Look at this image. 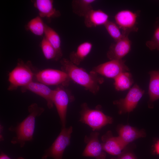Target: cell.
Segmentation results:
<instances>
[{
	"label": "cell",
	"mask_w": 159,
	"mask_h": 159,
	"mask_svg": "<svg viewBox=\"0 0 159 159\" xmlns=\"http://www.w3.org/2000/svg\"><path fill=\"white\" fill-rule=\"evenodd\" d=\"M61 70L66 73L71 80L95 94L99 91L100 85L103 83V78L91 71L90 72L78 67L68 59L63 58L60 61Z\"/></svg>",
	"instance_id": "cell-1"
},
{
	"label": "cell",
	"mask_w": 159,
	"mask_h": 159,
	"mask_svg": "<svg viewBox=\"0 0 159 159\" xmlns=\"http://www.w3.org/2000/svg\"><path fill=\"white\" fill-rule=\"evenodd\" d=\"M28 109L29 114L27 116L15 127L11 126L8 129L16 134L11 139V143L13 144H18L21 148L24 147L26 142L33 140L36 119L44 111V108L39 106L36 103L31 104Z\"/></svg>",
	"instance_id": "cell-2"
},
{
	"label": "cell",
	"mask_w": 159,
	"mask_h": 159,
	"mask_svg": "<svg viewBox=\"0 0 159 159\" xmlns=\"http://www.w3.org/2000/svg\"><path fill=\"white\" fill-rule=\"evenodd\" d=\"M36 73L29 61L25 63L19 59L16 66L8 74L9 85L7 90L12 91L28 85L33 81Z\"/></svg>",
	"instance_id": "cell-3"
},
{
	"label": "cell",
	"mask_w": 159,
	"mask_h": 159,
	"mask_svg": "<svg viewBox=\"0 0 159 159\" xmlns=\"http://www.w3.org/2000/svg\"><path fill=\"white\" fill-rule=\"evenodd\" d=\"M80 121L90 126L93 131L98 130L111 123L112 118L98 109L90 108L86 103L82 105Z\"/></svg>",
	"instance_id": "cell-4"
},
{
	"label": "cell",
	"mask_w": 159,
	"mask_h": 159,
	"mask_svg": "<svg viewBox=\"0 0 159 159\" xmlns=\"http://www.w3.org/2000/svg\"><path fill=\"white\" fill-rule=\"evenodd\" d=\"M72 127H62L59 134L51 146L46 150L42 156V159L51 157L54 159H62L64 152L69 145Z\"/></svg>",
	"instance_id": "cell-5"
},
{
	"label": "cell",
	"mask_w": 159,
	"mask_h": 159,
	"mask_svg": "<svg viewBox=\"0 0 159 159\" xmlns=\"http://www.w3.org/2000/svg\"><path fill=\"white\" fill-rule=\"evenodd\" d=\"M35 79L39 82L47 85L67 86L71 81L67 74L62 70L46 69L39 71Z\"/></svg>",
	"instance_id": "cell-6"
},
{
	"label": "cell",
	"mask_w": 159,
	"mask_h": 159,
	"mask_svg": "<svg viewBox=\"0 0 159 159\" xmlns=\"http://www.w3.org/2000/svg\"><path fill=\"white\" fill-rule=\"evenodd\" d=\"M54 90V103L62 127H65L67 107L69 103L72 100V97L69 91L62 86H58Z\"/></svg>",
	"instance_id": "cell-7"
},
{
	"label": "cell",
	"mask_w": 159,
	"mask_h": 159,
	"mask_svg": "<svg viewBox=\"0 0 159 159\" xmlns=\"http://www.w3.org/2000/svg\"><path fill=\"white\" fill-rule=\"evenodd\" d=\"M125 62L122 59L110 60L94 67L92 71L106 77L115 79L121 73L129 71Z\"/></svg>",
	"instance_id": "cell-8"
},
{
	"label": "cell",
	"mask_w": 159,
	"mask_h": 159,
	"mask_svg": "<svg viewBox=\"0 0 159 159\" xmlns=\"http://www.w3.org/2000/svg\"><path fill=\"white\" fill-rule=\"evenodd\" d=\"M139 12H134L125 10L118 12L115 15V23L122 30L123 35H129L131 32H136L138 30L137 19Z\"/></svg>",
	"instance_id": "cell-9"
},
{
	"label": "cell",
	"mask_w": 159,
	"mask_h": 159,
	"mask_svg": "<svg viewBox=\"0 0 159 159\" xmlns=\"http://www.w3.org/2000/svg\"><path fill=\"white\" fill-rule=\"evenodd\" d=\"M145 91L135 84L128 92L124 98L114 101L113 104L117 106L120 114L130 112L135 108Z\"/></svg>",
	"instance_id": "cell-10"
},
{
	"label": "cell",
	"mask_w": 159,
	"mask_h": 159,
	"mask_svg": "<svg viewBox=\"0 0 159 159\" xmlns=\"http://www.w3.org/2000/svg\"><path fill=\"white\" fill-rule=\"evenodd\" d=\"M99 134L97 132L92 133L89 136L85 138L87 143L83 152L82 155L86 157H92L95 159H105L106 154L102 143L99 140Z\"/></svg>",
	"instance_id": "cell-11"
},
{
	"label": "cell",
	"mask_w": 159,
	"mask_h": 159,
	"mask_svg": "<svg viewBox=\"0 0 159 159\" xmlns=\"http://www.w3.org/2000/svg\"><path fill=\"white\" fill-rule=\"evenodd\" d=\"M128 36L123 35L121 39L110 45L107 54V58L110 60L122 59L129 52L131 42Z\"/></svg>",
	"instance_id": "cell-12"
},
{
	"label": "cell",
	"mask_w": 159,
	"mask_h": 159,
	"mask_svg": "<svg viewBox=\"0 0 159 159\" xmlns=\"http://www.w3.org/2000/svg\"><path fill=\"white\" fill-rule=\"evenodd\" d=\"M27 91H31L44 98L47 102L49 108L51 109L53 107L54 90L51 89L43 83L33 81L28 85L21 87L22 92Z\"/></svg>",
	"instance_id": "cell-13"
},
{
	"label": "cell",
	"mask_w": 159,
	"mask_h": 159,
	"mask_svg": "<svg viewBox=\"0 0 159 159\" xmlns=\"http://www.w3.org/2000/svg\"><path fill=\"white\" fill-rule=\"evenodd\" d=\"M102 144L104 151L112 155H120L127 145L119 136H112L110 131L102 136Z\"/></svg>",
	"instance_id": "cell-14"
},
{
	"label": "cell",
	"mask_w": 159,
	"mask_h": 159,
	"mask_svg": "<svg viewBox=\"0 0 159 159\" xmlns=\"http://www.w3.org/2000/svg\"><path fill=\"white\" fill-rule=\"evenodd\" d=\"M53 2L52 0H36L33 1V4L38 11L39 16L51 19L61 15L59 11L54 7Z\"/></svg>",
	"instance_id": "cell-15"
},
{
	"label": "cell",
	"mask_w": 159,
	"mask_h": 159,
	"mask_svg": "<svg viewBox=\"0 0 159 159\" xmlns=\"http://www.w3.org/2000/svg\"><path fill=\"white\" fill-rule=\"evenodd\" d=\"M84 17L85 24L88 28L104 25L109 21L108 15L100 9H92Z\"/></svg>",
	"instance_id": "cell-16"
},
{
	"label": "cell",
	"mask_w": 159,
	"mask_h": 159,
	"mask_svg": "<svg viewBox=\"0 0 159 159\" xmlns=\"http://www.w3.org/2000/svg\"><path fill=\"white\" fill-rule=\"evenodd\" d=\"M118 133L119 136L127 145L146 135L145 133L143 130H139L128 125L120 127L118 129Z\"/></svg>",
	"instance_id": "cell-17"
},
{
	"label": "cell",
	"mask_w": 159,
	"mask_h": 159,
	"mask_svg": "<svg viewBox=\"0 0 159 159\" xmlns=\"http://www.w3.org/2000/svg\"><path fill=\"white\" fill-rule=\"evenodd\" d=\"M92 47V44L88 42L81 43L76 51L70 53L69 60L77 66L79 65L90 53Z\"/></svg>",
	"instance_id": "cell-18"
},
{
	"label": "cell",
	"mask_w": 159,
	"mask_h": 159,
	"mask_svg": "<svg viewBox=\"0 0 159 159\" xmlns=\"http://www.w3.org/2000/svg\"><path fill=\"white\" fill-rule=\"evenodd\" d=\"M44 35L56 51L57 57L55 61L59 60L63 55L61 48V40L59 35L54 30L46 24Z\"/></svg>",
	"instance_id": "cell-19"
},
{
	"label": "cell",
	"mask_w": 159,
	"mask_h": 159,
	"mask_svg": "<svg viewBox=\"0 0 159 159\" xmlns=\"http://www.w3.org/2000/svg\"><path fill=\"white\" fill-rule=\"evenodd\" d=\"M150 81L149 86V103L153 107V102L159 99V71L153 70L149 72Z\"/></svg>",
	"instance_id": "cell-20"
},
{
	"label": "cell",
	"mask_w": 159,
	"mask_h": 159,
	"mask_svg": "<svg viewBox=\"0 0 159 159\" xmlns=\"http://www.w3.org/2000/svg\"><path fill=\"white\" fill-rule=\"evenodd\" d=\"M95 0H74L72 1L73 12L80 16H85L91 10L93 9L92 4Z\"/></svg>",
	"instance_id": "cell-21"
},
{
	"label": "cell",
	"mask_w": 159,
	"mask_h": 159,
	"mask_svg": "<svg viewBox=\"0 0 159 159\" xmlns=\"http://www.w3.org/2000/svg\"><path fill=\"white\" fill-rule=\"evenodd\" d=\"M114 81L115 89L120 91L129 89L133 83L131 74L127 72L121 73L114 79Z\"/></svg>",
	"instance_id": "cell-22"
},
{
	"label": "cell",
	"mask_w": 159,
	"mask_h": 159,
	"mask_svg": "<svg viewBox=\"0 0 159 159\" xmlns=\"http://www.w3.org/2000/svg\"><path fill=\"white\" fill-rule=\"evenodd\" d=\"M45 24L42 18L37 16L28 22L26 26V28L34 35L41 36L44 35Z\"/></svg>",
	"instance_id": "cell-23"
},
{
	"label": "cell",
	"mask_w": 159,
	"mask_h": 159,
	"mask_svg": "<svg viewBox=\"0 0 159 159\" xmlns=\"http://www.w3.org/2000/svg\"><path fill=\"white\" fill-rule=\"evenodd\" d=\"M40 47L43 55L47 59H54L55 61L57 57L56 51L44 36L41 41Z\"/></svg>",
	"instance_id": "cell-24"
},
{
	"label": "cell",
	"mask_w": 159,
	"mask_h": 159,
	"mask_svg": "<svg viewBox=\"0 0 159 159\" xmlns=\"http://www.w3.org/2000/svg\"><path fill=\"white\" fill-rule=\"evenodd\" d=\"M104 26L108 33L115 41L120 39L123 37L122 33L115 23L109 21Z\"/></svg>",
	"instance_id": "cell-25"
},
{
	"label": "cell",
	"mask_w": 159,
	"mask_h": 159,
	"mask_svg": "<svg viewBox=\"0 0 159 159\" xmlns=\"http://www.w3.org/2000/svg\"><path fill=\"white\" fill-rule=\"evenodd\" d=\"M146 45L151 50H159V19L156 22L155 31L151 39L146 42Z\"/></svg>",
	"instance_id": "cell-26"
},
{
	"label": "cell",
	"mask_w": 159,
	"mask_h": 159,
	"mask_svg": "<svg viewBox=\"0 0 159 159\" xmlns=\"http://www.w3.org/2000/svg\"><path fill=\"white\" fill-rule=\"evenodd\" d=\"M119 159H136L134 155L131 153H126L121 156Z\"/></svg>",
	"instance_id": "cell-27"
},
{
	"label": "cell",
	"mask_w": 159,
	"mask_h": 159,
	"mask_svg": "<svg viewBox=\"0 0 159 159\" xmlns=\"http://www.w3.org/2000/svg\"><path fill=\"white\" fill-rule=\"evenodd\" d=\"M153 153L159 155V139L154 144L153 148Z\"/></svg>",
	"instance_id": "cell-28"
},
{
	"label": "cell",
	"mask_w": 159,
	"mask_h": 159,
	"mask_svg": "<svg viewBox=\"0 0 159 159\" xmlns=\"http://www.w3.org/2000/svg\"><path fill=\"white\" fill-rule=\"evenodd\" d=\"M0 159H12L6 155L2 152L0 154ZM16 159H24L22 157H19Z\"/></svg>",
	"instance_id": "cell-29"
}]
</instances>
